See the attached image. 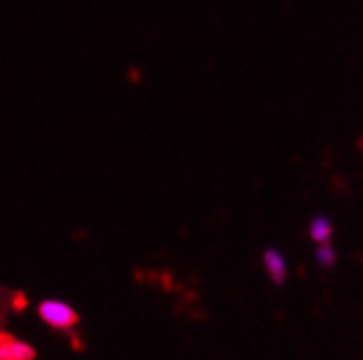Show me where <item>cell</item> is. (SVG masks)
<instances>
[{
	"mask_svg": "<svg viewBox=\"0 0 363 360\" xmlns=\"http://www.w3.org/2000/svg\"><path fill=\"white\" fill-rule=\"evenodd\" d=\"M318 260H320L322 265H330V262H333V249H330V247H320V251H318Z\"/></svg>",
	"mask_w": 363,
	"mask_h": 360,
	"instance_id": "cell-5",
	"label": "cell"
},
{
	"mask_svg": "<svg viewBox=\"0 0 363 360\" xmlns=\"http://www.w3.org/2000/svg\"><path fill=\"white\" fill-rule=\"evenodd\" d=\"M265 265H267V271L272 273V277L276 281H282L284 279V262H282V258H280L276 251H267L265 253Z\"/></svg>",
	"mask_w": 363,
	"mask_h": 360,
	"instance_id": "cell-3",
	"label": "cell"
},
{
	"mask_svg": "<svg viewBox=\"0 0 363 360\" xmlns=\"http://www.w3.org/2000/svg\"><path fill=\"white\" fill-rule=\"evenodd\" d=\"M311 236H313L315 240H320V243H324L330 236V225H328V221L326 219H318L313 225H311Z\"/></svg>",
	"mask_w": 363,
	"mask_h": 360,
	"instance_id": "cell-4",
	"label": "cell"
},
{
	"mask_svg": "<svg viewBox=\"0 0 363 360\" xmlns=\"http://www.w3.org/2000/svg\"><path fill=\"white\" fill-rule=\"evenodd\" d=\"M35 349L13 337H5L0 334V360H33Z\"/></svg>",
	"mask_w": 363,
	"mask_h": 360,
	"instance_id": "cell-2",
	"label": "cell"
},
{
	"mask_svg": "<svg viewBox=\"0 0 363 360\" xmlns=\"http://www.w3.org/2000/svg\"><path fill=\"white\" fill-rule=\"evenodd\" d=\"M38 315L46 325L55 327V330H70L77 323L74 308L60 299H44L38 306Z\"/></svg>",
	"mask_w": 363,
	"mask_h": 360,
	"instance_id": "cell-1",
	"label": "cell"
}]
</instances>
